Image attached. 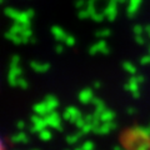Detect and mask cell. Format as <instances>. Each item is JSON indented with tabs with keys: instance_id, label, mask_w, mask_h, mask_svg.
<instances>
[{
	"instance_id": "cell-1",
	"label": "cell",
	"mask_w": 150,
	"mask_h": 150,
	"mask_svg": "<svg viewBox=\"0 0 150 150\" xmlns=\"http://www.w3.org/2000/svg\"><path fill=\"white\" fill-rule=\"evenodd\" d=\"M0 150H6V149H5V146H4V144H3L1 140H0Z\"/></svg>"
}]
</instances>
